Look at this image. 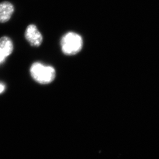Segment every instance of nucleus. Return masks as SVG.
Masks as SVG:
<instances>
[{"label":"nucleus","instance_id":"f257e3e1","mask_svg":"<svg viewBox=\"0 0 159 159\" xmlns=\"http://www.w3.org/2000/svg\"><path fill=\"white\" fill-rule=\"evenodd\" d=\"M30 74L36 82L41 84H50L56 77V71L52 66L40 62H35L32 65Z\"/></svg>","mask_w":159,"mask_h":159},{"label":"nucleus","instance_id":"423d86ee","mask_svg":"<svg viewBox=\"0 0 159 159\" xmlns=\"http://www.w3.org/2000/svg\"><path fill=\"white\" fill-rule=\"evenodd\" d=\"M5 89V86L4 85L0 83V93H2L4 91Z\"/></svg>","mask_w":159,"mask_h":159},{"label":"nucleus","instance_id":"f03ea898","mask_svg":"<svg viewBox=\"0 0 159 159\" xmlns=\"http://www.w3.org/2000/svg\"><path fill=\"white\" fill-rule=\"evenodd\" d=\"M61 51L66 55L79 53L82 49L83 40L80 35L74 32H68L61 40Z\"/></svg>","mask_w":159,"mask_h":159},{"label":"nucleus","instance_id":"20e7f679","mask_svg":"<svg viewBox=\"0 0 159 159\" xmlns=\"http://www.w3.org/2000/svg\"><path fill=\"white\" fill-rule=\"evenodd\" d=\"M15 11L12 3L8 1L0 3V23H5L11 19Z\"/></svg>","mask_w":159,"mask_h":159},{"label":"nucleus","instance_id":"0eeeda50","mask_svg":"<svg viewBox=\"0 0 159 159\" xmlns=\"http://www.w3.org/2000/svg\"><path fill=\"white\" fill-rule=\"evenodd\" d=\"M5 59H6L5 57L2 55L1 54H0V64H1L2 63H4Z\"/></svg>","mask_w":159,"mask_h":159},{"label":"nucleus","instance_id":"7ed1b4c3","mask_svg":"<svg viewBox=\"0 0 159 159\" xmlns=\"http://www.w3.org/2000/svg\"><path fill=\"white\" fill-rule=\"evenodd\" d=\"M25 37L31 46L39 47L43 43V37L37 26L35 25H30L25 32Z\"/></svg>","mask_w":159,"mask_h":159},{"label":"nucleus","instance_id":"39448f33","mask_svg":"<svg viewBox=\"0 0 159 159\" xmlns=\"http://www.w3.org/2000/svg\"><path fill=\"white\" fill-rule=\"evenodd\" d=\"M14 50V45L11 39L7 36L0 38V54L5 57L11 55Z\"/></svg>","mask_w":159,"mask_h":159}]
</instances>
